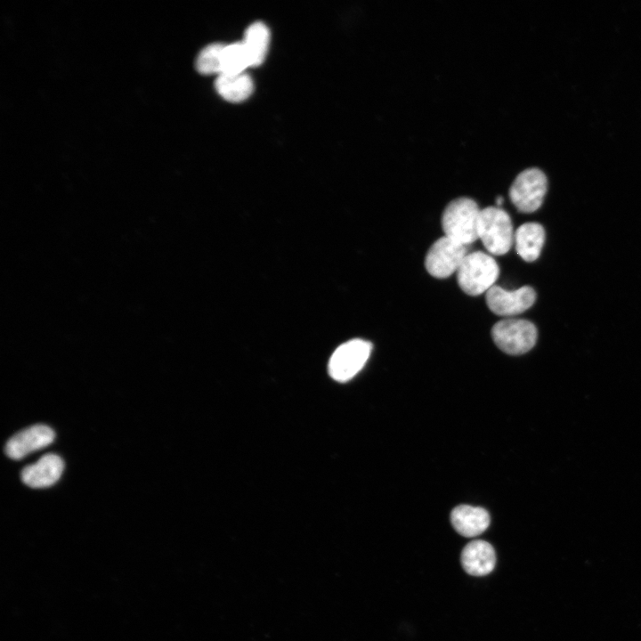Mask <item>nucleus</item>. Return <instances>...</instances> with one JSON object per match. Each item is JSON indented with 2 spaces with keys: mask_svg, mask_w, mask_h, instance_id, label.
I'll return each instance as SVG.
<instances>
[{
  "mask_svg": "<svg viewBox=\"0 0 641 641\" xmlns=\"http://www.w3.org/2000/svg\"><path fill=\"white\" fill-rule=\"evenodd\" d=\"M481 209L477 203L467 197L451 200L442 215V228L446 237L468 246L478 237Z\"/></svg>",
  "mask_w": 641,
  "mask_h": 641,
  "instance_id": "f257e3e1",
  "label": "nucleus"
},
{
  "mask_svg": "<svg viewBox=\"0 0 641 641\" xmlns=\"http://www.w3.org/2000/svg\"><path fill=\"white\" fill-rule=\"evenodd\" d=\"M499 268L494 258L482 251L467 254L457 271L460 288L467 295L487 292L498 279Z\"/></svg>",
  "mask_w": 641,
  "mask_h": 641,
  "instance_id": "f03ea898",
  "label": "nucleus"
},
{
  "mask_svg": "<svg viewBox=\"0 0 641 641\" xmlns=\"http://www.w3.org/2000/svg\"><path fill=\"white\" fill-rule=\"evenodd\" d=\"M514 236L511 218L505 210L498 207L481 209L478 237L491 254L502 256L507 253Z\"/></svg>",
  "mask_w": 641,
  "mask_h": 641,
  "instance_id": "7ed1b4c3",
  "label": "nucleus"
},
{
  "mask_svg": "<svg viewBox=\"0 0 641 641\" xmlns=\"http://www.w3.org/2000/svg\"><path fill=\"white\" fill-rule=\"evenodd\" d=\"M538 331L535 325L526 320L508 319L498 321L491 329L496 345L512 355L525 353L535 345Z\"/></svg>",
  "mask_w": 641,
  "mask_h": 641,
  "instance_id": "20e7f679",
  "label": "nucleus"
},
{
  "mask_svg": "<svg viewBox=\"0 0 641 641\" xmlns=\"http://www.w3.org/2000/svg\"><path fill=\"white\" fill-rule=\"evenodd\" d=\"M548 189L545 174L539 168L522 171L509 189V198L518 211L532 213L542 204Z\"/></svg>",
  "mask_w": 641,
  "mask_h": 641,
  "instance_id": "39448f33",
  "label": "nucleus"
},
{
  "mask_svg": "<svg viewBox=\"0 0 641 641\" xmlns=\"http://www.w3.org/2000/svg\"><path fill=\"white\" fill-rule=\"evenodd\" d=\"M371 350V343L360 338L342 344L329 359V375L338 382L350 380L364 367Z\"/></svg>",
  "mask_w": 641,
  "mask_h": 641,
  "instance_id": "423d86ee",
  "label": "nucleus"
},
{
  "mask_svg": "<svg viewBox=\"0 0 641 641\" xmlns=\"http://www.w3.org/2000/svg\"><path fill=\"white\" fill-rule=\"evenodd\" d=\"M467 254V246L443 236L429 247L425 258V266L433 277L448 278L458 271Z\"/></svg>",
  "mask_w": 641,
  "mask_h": 641,
  "instance_id": "0eeeda50",
  "label": "nucleus"
},
{
  "mask_svg": "<svg viewBox=\"0 0 641 641\" xmlns=\"http://www.w3.org/2000/svg\"><path fill=\"white\" fill-rule=\"evenodd\" d=\"M535 299L536 293L529 286L509 291L494 285L486 292V304L489 309L500 316L521 313L529 309Z\"/></svg>",
  "mask_w": 641,
  "mask_h": 641,
  "instance_id": "6e6552de",
  "label": "nucleus"
},
{
  "mask_svg": "<svg viewBox=\"0 0 641 641\" xmlns=\"http://www.w3.org/2000/svg\"><path fill=\"white\" fill-rule=\"evenodd\" d=\"M53 430L45 425L29 426L11 437L4 448L12 459H20L28 454L48 446L54 440Z\"/></svg>",
  "mask_w": 641,
  "mask_h": 641,
  "instance_id": "1a4fd4ad",
  "label": "nucleus"
},
{
  "mask_svg": "<svg viewBox=\"0 0 641 641\" xmlns=\"http://www.w3.org/2000/svg\"><path fill=\"white\" fill-rule=\"evenodd\" d=\"M63 467V461L58 455L46 454L22 469L21 480L31 488L49 487L60 479Z\"/></svg>",
  "mask_w": 641,
  "mask_h": 641,
  "instance_id": "9d476101",
  "label": "nucleus"
},
{
  "mask_svg": "<svg viewBox=\"0 0 641 641\" xmlns=\"http://www.w3.org/2000/svg\"><path fill=\"white\" fill-rule=\"evenodd\" d=\"M460 560L466 572L472 576H484L494 569L496 554L489 542L477 540L465 546Z\"/></svg>",
  "mask_w": 641,
  "mask_h": 641,
  "instance_id": "9b49d317",
  "label": "nucleus"
},
{
  "mask_svg": "<svg viewBox=\"0 0 641 641\" xmlns=\"http://www.w3.org/2000/svg\"><path fill=\"white\" fill-rule=\"evenodd\" d=\"M490 521L487 510L479 507L459 505L450 513L453 528L464 537L480 535L488 528Z\"/></svg>",
  "mask_w": 641,
  "mask_h": 641,
  "instance_id": "f8f14e48",
  "label": "nucleus"
},
{
  "mask_svg": "<svg viewBox=\"0 0 641 641\" xmlns=\"http://www.w3.org/2000/svg\"><path fill=\"white\" fill-rule=\"evenodd\" d=\"M514 239L517 254L524 261L533 262L540 256L545 231L538 223H526L516 230Z\"/></svg>",
  "mask_w": 641,
  "mask_h": 641,
  "instance_id": "ddd939ff",
  "label": "nucleus"
},
{
  "mask_svg": "<svg viewBox=\"0 0 641 641\" xmlns=\"http://www.w3.org/2000/svg\"><path fill=\"white\" fill-rule=\"evenodd\" d=\"M217 93L226 101L240 102L247 99L254 90L251 77L245 72L239 74H221L215 82Z\"/></svg>",
  "mask_w": 641,
  "mask_h": 641,
  "instance_id": "4468645a",
  "label": "nucleus"
},
{
  "mask_svg": "<svg viewBox=\"0 0 641 641\" xmlns=\"http://www.w3.org/2000/svg\"><path fill=\"white\" fill-rule=\"evenodd\" d=\"M269 43L270 31L263 22H255L246 29L242 44L247 53L251 67L263 63L268 52Z\"/></svg>",
  "mask_w": 641,
  "mask_h": 641,
  "instance_id": "2eb2a0df",
  "label": "nucleus"
},
{
  "mask_svg": "<svg viewBox=\"0 0 641 641\" xmlns=\"http://www.w3.org/2000/svg\"><path fill=\"white\" fill-rule=\"evenodd\" d=\"M250 66V61L244 45L233 43L224 45L222 56V74H239Z\"/></svg>",
  "mask_w": 641,
  "mask_h": 641,
  "instance_id": "dca6fc26",
  "label": "nucleus"
},
{
  "mask_svg": "<svg viewBox=\"0 0 641 641\" xmlns=\"http://www.w3.org/2000/svg\"><path fill=\"white\" fill-rule=\"evenodd\" d=\"M224 45L215 43L204 47L196 59L197 70L204 75L222 74V56Z\"/></svg>",
  "mask_w": 641,
  "mask_h": 641,
  "instance_id": "f3484780",
  "label": "nucleus"
},
{
  "mask_svg": "<svg viewBox=\"0 0 641 641\" xmlns=\"http://www.w3.org/2000/svg\"><path fill=\"white\" fill-rule=\"evenodd\" d=\"M503 203V198L501 196L497 197L496 199V204L497 207H499Z\"/></svg>",
  "mask_w": 641,
  "mask_h": 641,
  "instance_id": "a211bd4d",
  "label": "nucleus"
}]
</instances>
